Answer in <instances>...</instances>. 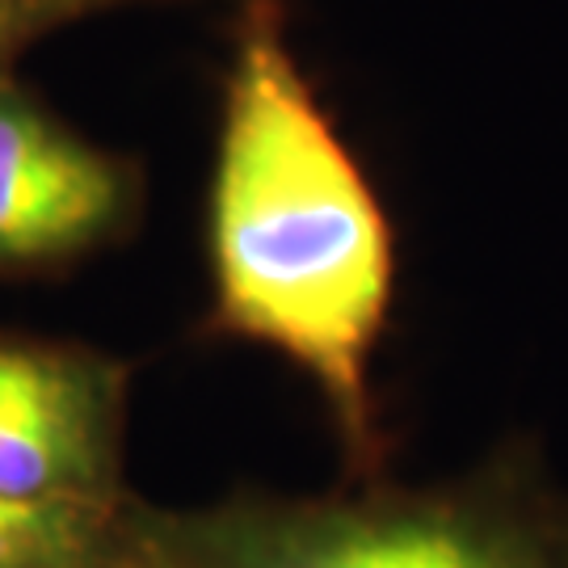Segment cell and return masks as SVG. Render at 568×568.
<instances>
[{
	"label": "cell",
	"mask_w": 568,
	"mask_h": 568,
	"mask_svg": "<svg viewBox=\"0 0 568 568\" xmlns=\"http://www.w3.org/2000/svg\"><path fill=\"white\" fill-rule=\"evenodd\" d=\"M211 328L316 384L345 455L375 471L371 363L396 286L387 211L307 84L286 0H241L206 199Z\"/></svg>",
	"instance_id": "obj_1"
},
{
	"label": "cell",
	"mask_w": 568,
	"mask_h": 568,
	"mask_svg": "<svg viewBox=\"0 0 568 568\" xmlns=\"http://www.w3.org/2000/svg\"><path fill=\"white\" fill-rule=\"evenodd\" d=\"M110 568H568V493L523 450L426 488L126 497Z\"/></svg>",
	"instance_id": "obj_2"
},
{
	"label": "cell",
	"mask_w": 568,
	"mask_h": 568,
	"mask_svg": "<svg viewBox=\"0 0 568 568\" xmlns=\"http://www.w3.org/2000/svg\"><path fill=\"white\" fill-rule=\"evenodd\" d=\"M126 366L98 349L0 333V493L122 501Z\"/></svg>",
	"instance_id": "obj_3"
},
{
	"label": "cell",
	"mask_w": 568,
	"mask_h": 568,
	"mask_svg": "<svg viewBox=\"0 0 568 568\" xmlns=\"http://www.w3.org/2000/svg\"><path fill=\"white\" fill-rule=\"evenodd\" d=\"M140 173L0 77V270L77 262L140 215Z\"/></svg>",
	"instance_id": "obj_4"
},
{
	"label": "cell",
	"mask_w": 568,
	"mask_h": 568,
	"mask_svg": "<svg viewBox=\"0 0 568 568\" xmlns=\"http://www.w3.org/2000/svg\"><path fill=\"white\" fill-rule=\"evenodd\" d=\"M122 501H26L0 493V568H110Z\"/></svg>",
	"instance_id": "obj_5"
},
{
	"label": "cell",
	"mask_w": 568,
	"mask_h": 568,
	"mask_svg": "<svg viewBox=\"0 0 568 568\" xmlns=\"http://www.w3.org/2000/svg\"><path fill=\"white\" fill-rule=\"evenodd\" d=\"M102 4H114V0H0V77H4V63L30 39H39L42 30L93 13Z\"/></svg>",
	"instance_id": "obj_6"
},
{
	"label": "cell",
	"mask_w": 568,
	"mask_h": 568,
	"mask_svg": "<svg viewBox=\"0 0 568 568\" xmlns=\"http://www.w3.org/2000/svg\"><path fill=\"white\" fill-rule=\"evenodd\" d=\"M114 4H119V0H114Z\"/></svg>",
	"instance_id": "obj_7"
}]
</instances>
